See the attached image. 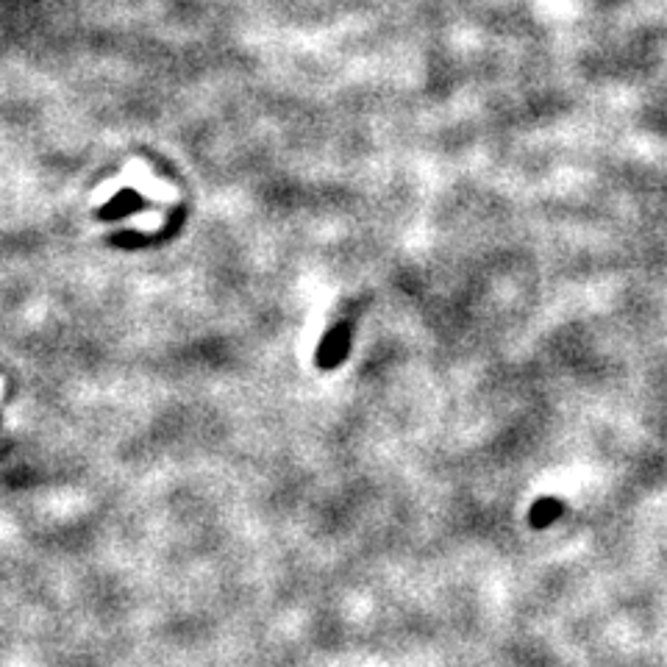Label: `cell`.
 Returning <instances> with one entry per match:
<instances>
[{"mask_svg":"<svg viewBox=\"0 0 667 667\" xmlns=\"http://www.w3.org/2000/svg\"><path fill=\"white\" fill-rule=\"evenodd\" d=\"M120 201H123V203H114V206H109V209H106V214H120V212H126V209H131V206H134V203H131V195H123Z\"/></svg>","mask_w":667,"mask_h":667,"instance_id":"7a4b0ae2","label":"cell"},{"mask_svg":"<svg viewBox=\"0 0 667 667\" xmlns=\"http://www.w3.org/2000/svg\"><path fill=\"white\" fill-rule=\"evenodd\" d=\"M0 390H3V381H0Z\"/></svg>","mask_w":667,"mask_h":667,"instance_id":"3957f363","label":"cell"},{"mask_svg":"<svg viewBox=\"0 0 667 667\" xmlns=\"http://www.w3.org/2000/svg\"><path fill=\"white\" fill-rule=\"evenodd\" d=\"M559 509H562V506L556 504V501H542V504L537 506V515H531V523H534V526H548L554 517H559Z\"/></svg>","mask_w":667,"mask_h":667,"instance_id":"6da1fadb","label":"cell"}]
</instances>
